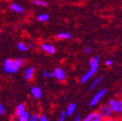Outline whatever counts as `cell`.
<instances>
[{"label":"cell","instance_id":"obj_19","mask_svg":"<svg viewBox=\"0 0 122 121\" xmlns=\"http://www.w3.org/2000/svg\"><path fill=\"white\" fill-rule=\"evenodd\" d=\"M29 113H24L22 115L20 116V121H28L29 119Z\"/></svg>","mask_w":122,"mask_h":121},{"label":"cell","instance_id":"obj_18","mask_svg":"<svg viewBox=\"0 0 122 121\" xmlns=\"http://www.w3.org/2000/svg\"><path fill=\"white\" fill-rule=\"evenodd\" d=\"M17 47H18V49L20 50V51H26V50L28 49V47H27L26 45H25L23 42H19V43L17 44Z\"/></svg>","mask_w":122,"mask_h":121},{"label":"cell","instance_id":"obj_1","mask_svg":"<svg viewBox=\"0 0 122 121\" xmlns=\"http://www.w3.org/2000/svg\"><path fill=\"white\" fill-rule=\"evenodd\" d=\"M98 64H99V57L98 56H93L89 60V70L86 72L84 76H81L80 80V82L81 84L86 83L90 78L92 77V76H94L96 72L97 71V69H98Z\"/></svg>","mask_w":122,"mask_h":121},{"label":"cell","instance_id":"obj_27","mask_svg":"<svg viewBox=\"0 0 122 121\" xmlns=\"http://www.w3.org/2000/svg\"><path fill=\"white\" fill-rule=\"evenodd\" d=\"M120 96H122V87H121V89L120 90Z\"/></svg>","mask_w":122,"mask_h":121},{"label":"cell","instance_id":"obj_13","mask_svg":"<svg viewBox=\"0 0 122 121\" xmlns=\"http://www.w3.org/2000/svg\"><path fill=\"white\" fill-rule=\"evenodd\" d=\"M33 75H34V69L30 68L28 70H26L25 71V78L27 81H30L31 80V78L33 77Z\"/></svg>","mask_w":122,"mask_h":121},{"label":"cell","instance_id":"obj_14","mask_svg":"<svg viewBox=\"0 0 122 121\" xmlns=\"http://www.w3.org/2000/svg\"><path fill=\"white\" fill-rule=\"evenodd\" d=\"M31 93L36 98H40L42 96V91L39 87H33L31 89Z\"/></svg>","mask_w":122,"mask_h":121},{"label":"cell","instance_id":"obj_2","mask_svg":"<svg viewBox=\"0 0 122 121\" xmlns=\"http://www.w3.org/2000/svg\"><path fill=\"white\" fill-rule=\"evenodd\" d=\"M108 104L112 110L113 115L122 119V96L109 99Z\"/></svg>","mask_w":122,"mask_h":121},{"label":"cell","instance_id":"obj_21","mask_svg":"<svg viewBox=\"0 0 122 121\" xmlns=\"http://www.w3.org/2000/svg\"><path fill=\"white\" fill-rule=\"evenodd\" d=\"M92 48L91 47H86L83 49V53L85 54H89V53H92Z\"/></svg>","mask_w":122,"mask_h":121},{"label":"cell","instance_id":"obj_4","mask_svg":"<svg viewBox=\"0 0 122 121\" xmlns=\"http://www.w3.org/2000/svg\"><path fill=\"white\" fill-rule=\"evenodd\" d=\"M98 112V114L101 115V117L103 119H109L110 117H113V113L112 110H111L110 107L108 103H104V104H101L99 108L97 110Z\"/></svg>","mask_w":122,"mask_h":121},{"label":"cell","instance_id":"obj_26","mask_svg":"<svg viewBox=\"0 0 122 121\" xmlns=\"http://www.w3.org/2000/svg\"><path fill=\"white\" fill-rule=\"evenodd\" d=\"M39 121H48V119H47V117L44 115L41 116L40 118H39Z\"/></svg>","mask_w":122,"mask_h":121},{"label":"cell","instance_id":"obj_11","mask_svg":"<svg viewBox=\"0 0 122 121\" xmlns=\"http://www.w3.org/2000/svg\"><path fill=\"white\" fill-rule=\"evenodd\" d=\"M71 34L70 32H61L56 36V38L59 40H67V39H71Z\"/></svg>","mask_w":122,"mask_h":121},{"label":"cell","instance_id":"obj_12","mask_svg":"<svg viewBox=\"0 0 122 121\" xmlns=\"http://www.w3.org/2000/svg\"><path fill=\"white\" fill-rule=\"evenodd\" d=\"M76 105L75 103H71L69 104V106L67 107V110H66V115L69 116H71L73 114H74V112L76 111Z\"/></svg>","mask_w":122,"mask_h":121},{"label":"cell","instance_id":"obj_22","mask_svg":"<svg viewBox=\"0 0 122 121\" xmlns=\"http://www.w3.org/2000/svg\"><path fill=\"white\" fill-rule=\"evenodd\" d=\"M113 64H114V61H113L112 59H107L104 62V64L107 67H111L113 65Z\"/></svg>","mask_w":122,"mask_h":121},{"label":"cell","instance_id":"obj_20","mask_svg":"<svg viewBox=\"0 0 122 121\" xmlns=\"http://www.w3.org/2000/svg\"><path fill=\"white\" fill-rule=\"evenodd\" d=\"M103 121H122L121 119H119V118H116V117H110L109 118V119H103Z\"/></svg>","mask_w":122,"mask_h":121},{"label":"cell","instance_id":"obj_16","mask_svg":"<svg viewBox=\"0 0 122 121\" xmlns=\"http://www.w3.org/2000/svg\"><path fill=\"white\" fill-rule=\"evenodd\" d=\"M32 3L36 6H41V7H46L48 6V2L46 0H32Z\"/></svg>","mask_w":122,"mask_h":121},{"label":"cell","instance_id":"obj_17","mask_svg":"<svg viewBox=\"0 0 122 121\" xmlns=\"http://www.w3.org/2000/svg\"><path fill=\"white\" fill-rule=\"evenodd\" d=\"M49 19V16L47 14H41L37 16V20L38 21H42V22H45L48 20Z\"/></svg>","mask_w":122,"mask_h":121},{"label":"cell","instance_id":"obj_7","mask_svg":"<svg viewBox=\"0 0 122 121\" xmlns=\"http://www.w3.org/2000/svg\"><path fill=\"white\" fill-rule=\"evenodd\" d=\"M53 73H54V77H56V79H57L59 81H65V79H66L65 73L62 69H60V68L55 69V70L53 71Z\"/></svg>","mask_w":122,"mask_h":121},{"label":"cell","instance_id":"obj_3","mask_svg":"<svg viewBox=\"0 0 122 121\" xmlns=\"http://www.w3.org/2000/svg\"><path fill=\"white\" fill-rule=\"evenodd\" d=\"M25 63L23 59H6L4 64V69L8 73H15L18 70L20 67H21Z\"/></svg>","mask_w":122,"mask_h":121},{"label":"cell","instance_id":"obj_5","mask_svg":"<svg viewBox=\"0 0 122 121\" xmlns=\"http://www.w3.org/2000/svg\"><path fill=\"white\" fill-rule=\"evenodd\" d=\"M107 93V89L103 88V89H100L95 95L93 96V97L92 98L91 102H89V106L90 107H95L97 104H98V102H100L102 98L106 95Z\"/></svg>","mask_w":122,"mask_h":121},{"label":"cell","instance_id":"obj_8","mask_svg":"<svg viewBox=\"0 0 122 121\" xmlns=\"http://www.w3.org/2000/svg\"><path fill=\"white\" fill-rule=\"evenodd\" d=\"M42 49L43 51H45L46 53H49V54H53L56 52L55 47H53V45H51V44H42Z\"/></svg>","mask_w":122,"mask_h":121},{"label":"cell","instance_id":"obj_24","mask_svg":"<svg viewBox=\"0 0 122 121\" xmlns=\"http://www.w3.org/2000/svg\"><path fill=\"white\" fill-rule=\"evenodd\" d=\"M39 115L38 114H36V115H33L32 117L30 119V121H37L38 119H39Z\"/></svg>","mask_w":122,"mask_h":121},{"label":"cell","instance_id":"obj_10","mask_svg":"<svg viewBox=\"0 0 122 121\" xmlns=\"http://www.w3.org/2000/svg\"><path fill=\"white\" fill-rule=\"evenodd\" d=\"M102 81H103V78L102 77H97L95 80H94L92 82V84L90 85V87H89V90L90 91H92V90H94V89H96V87L97 86L99 85V84L101 83L102 82Z\"/></svg>","mask_w":122,"mask_h":121},{"label":"cell","instance_id":"obj_23","mask_svg":"<svg viewBox=\"0 0 122 121\" xmlns=\"http://www.w3.org/2000/svg\"><path fill=\"white\" fill-rule=\"evenodd\" d=\"M66 113L65 111H63L61 113V115H60V118H59V121H65V118H66Z\"/></svg>","mask_w":122,"mask_h":121},{"label":"cell","instance_id":"obj_15","mask_svg":"<svg viewBox=\"0 0 122 121\" xmlns=\"http://www.w3.org/2000/svg\"><path fill=\"white\" fill-rule=\"evenodd\" d=\"M24 113H25V105H24V104H20L19 106L17 107V108H16L15 114H16V115L20 117V116L22 115Z\"/></svg>","mask_w":122,"mask_h":121},{"label":"cell","instance_id":"obj_28","mask_svg":"<svg viewBox=\"0 0 122 121\" xmlns=\"http://www.w3.org/2000/svg\"><path fill=\"white\" fill-rule=\"evenodd\" d=\"M121 76H122V72H121Z\"/></svg>","mask_w":122,"mask_h":121},{"label":"cell","instance_id":"obj_9","mask_svg":"<svg viewBox=\"0 0 122 121\" xmlns=\"http://www.w3.org/2000/svg\"><path fill=\"white\" fill-rule=\"evenodd\" d=\"M10 9H11L12 11L18 14H22L25 11V10H24V8L22 6L18 4H15V3H13V4H10Z\"/></svg>","mask_w":122,"mask_h":121},{"label":"cell","instance_id":"obj_25","mask_svg":"<svg viewBox=\"0 0 122 121\" xmlns=\"http://www.w3.org/2000/svg\"><path fill=\"white\" fill-rule=\"evenodd\" d=\"M4 114H5V108L2 104H0V115H3Z\"/></svg>","mask_w":122,"mask_h":121},{"label":"cell","instance_id":"obj_6","mask_svg":"<svg viewBox=\"0 0 122 121\" xmlns=\"http://www.w3.org/2000/svg\"><path fill=\"white\" fill-rule=\"evenodd\" d=\"M103 119L101 117V115L98 114L97 111H93L90 113L83 120L81 121H103Z\"/></svg>","mask_w":122,"mask_h":121}]
</instances>
